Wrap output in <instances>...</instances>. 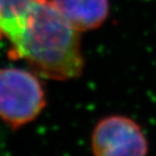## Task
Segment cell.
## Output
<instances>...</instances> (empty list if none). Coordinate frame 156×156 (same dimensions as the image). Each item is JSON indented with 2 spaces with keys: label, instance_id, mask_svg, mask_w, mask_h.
Listing matches in <instances>:
<instances>
[{
  "label": "cell",
  "instance_id": "1",
  "mask_svg": "<svg viewBox=\"0 0 156 156\" xmlns=\"http://www.w3.org/2000/svg\"><path fill=\"white\" fill-rule=\"evenodd\" d=\"M0 40L9 42V58L24 60L40 77L71 80L83 74L80 33L51 0H0Z\"/></svg>",
  "mask_w": 156,
  "mask_h": 156
},
{
  "label": "cell",
  "instance_id": "2",
  "mask_svg": "<svg viewBox=\"0 0 156 156\" xmlns=\"http://www.w3.org/2000/svg\"><path fill=\"white\" fill-rule=\"evenodd\" d=\"M46 106V93L34 72L22 68L0 69V119L12 129L24 126Z\"/></svg>",
  "mask_w": 156,
  "mask_h": 156
},
{
  "label": "cell",
  "instance_id": "3",
  "mask_svg": "<svg viewBox=\"0 0 156 156\" xmlns=\"http://www.w3.org/2000/svg\"><path fill=\"white\" fill-rule=\"evenodd\" d=\"M149 150L142 127L125 115L103 117L91 133V151L97 156H143Z\"/></svg>",
  "mask_w": 156,
  "mask_h": 156
},
{
  "label": "cell",
  "instance_id": "4",
  "mask_svg": "<svg viewBox=\"0 0 156 156\" xmlns=\"http://www.w3.org/2000/svg\"><path fill=\"white\" fill-rule=\"evenodd\" d=\"M51 2L79 33L100 28L110 15V0H51Z\"/></svg>",
  "mask_w": 156,
  "mask_h": 156
}]
</instances>
